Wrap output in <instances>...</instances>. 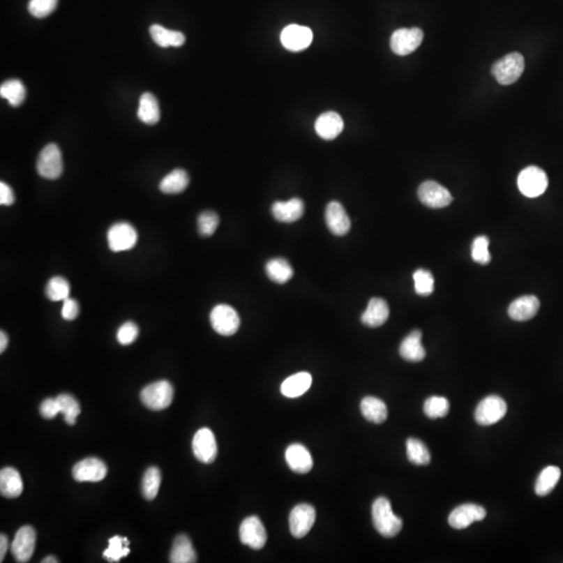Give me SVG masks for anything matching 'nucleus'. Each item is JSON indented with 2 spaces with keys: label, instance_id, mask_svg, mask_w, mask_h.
I'll list each match as a JSON object with an SVG mask.
<instances>
[{
  "label": "nucleus",
  "instance_id": "obj_27",
  "mask_svg": "<svg viewBox=\"0 0 563 563\" xmlns=\"http://www.w3.org/2000/svg\"><path fill=\"white\" fill-rule=\"evenodd\" d=\"M149 33L151 39L153 40L160 47H180L186 41V37L181 31H170L160 24H153L149 27Z\"/></svg>",
  "mask_w": 563,
  "mask_h": 563
},
{
  "label": "nucleus",
  "instance_id": "obj_48",
  "mask_svg": "<svg viewBox=\"0 0 563 563\" xmlns=\"http://www.w3.org/2000/svg\"><path fill=\"white\" fill-rule=\"evenodd\" d=\"M15 202V194L12 188L4 182L0 183V204L10 206Z\"/></svg>",
  "mask_w": 563,
  "mask_h": 563
},
{
  "label": "nucleus",
  "instance_id": "obj_24",
  "mask_svg": "<svg viewBox=\"0 0 563 563\" xmlns=\"http://www.w3.org/2000/svg\"><path fill=\"white\" fill-rule=\"evenodd\" d=\"M421 332L412 331L400 343V355L409 362H419L425 359L426 350L421 345Z\"/></svg>",
  "mask_w": 563,
  "mask_h": 563
},
{
  "label": "nucleus",
  "instance_id": "obj_41",
  "mask_svg": "<svg viewBox=\"0 0 563 563\" xmlns=\"http://www.w3.org/2000/svg\"><path fill=\"white\" fill-rule=\"evenodd\" d=\"M218 225V215L213 211H204L198 216L197 230L202 237H211L216 231Z\"/></svg>",
  "mask_w": 563,
  "mask_h": 563
},
{
  "label": "nucleus",
  "instance_id": "obj_2",
  "mask_svg": "<svg viewBox=\"0 0 563 563\" xmlns=\"http://www.w3.org/2000/svg\"><path fill=\"white\" fill-rule=\"evenodd\" d=\"M525 70L524 57L518 52H512L497 61L491 68V73L501 85L516 83Z\"/></svg>",
  "mask_w": 563,
  "mask_h": 563
},
{
  "label": "nucleus",
  "instance_id": "obj_46",
  "mask_svg": "<svg viewBox=\"0 0 563 563\" xmlns=\"http://www.w3.org/2000/svg\"><path fill=\"white\" fill-rule=\"evenodd\" d=\"M40 413L44 419H54L59 413H61L60 404L56 398H46L40 405Z\"/></svg>",
  "mask_w": 563,
  "mask_h": 563
},
{
  "label": "nucleus",
  "instance_id": "obj_9",
  "mask_svg": "<svg viewBox=\"0 0 563 563\" xmlns=\"http://www.w3.org/2000/svg\"><path fill=\"white\" fill-rule=\"evenodd\" d=\"M423 40V33L419 27L396 29L390 38V48L398 56H408L417 50Z\"/></svg>",
  "mask_w": 563,
  "mask_h": 563
},
{
  "label": "nucleus",
  "instance_id": "obj_40",
  "mask_svg": "<svg viewBox=\"0 0 563 563\" xmlns=\"http://www.w3.org/2000/svg\"><path fill=\"white\" fill-rule=\"evenodd\" d=\"M450 403L444 396H431L423 405V412L429 419H440L448 415Z\"/></svg>",
  "mask_w": 563,
  "mask_h": 563
},
{
  "label": "nucleus",
  "instance_id": "obj_43",
  "mask_svg": "<svg viewBox=\"0 0 563 563\" xmlns=\"http://www.w3.org/2000/svg\"><path fill=\"white\" fill-rule=\"evenodd\" d=\"M488 248L489 239L486 236H479V237L474 238L472 244V260L479 263V264H488L491 260Z\"/></svg>",
  "mask_w": 563,
  "mask_h": 563
},
{
  "label": "nucleus",
  "instance_id": "obj_23",
  "mask_svg": "<svg viewBox=\"0 0 563 563\" xmlns=\"http://www.w3.org/2000/svg\"><path fill=\"white\" fill-rule=\"evenodd\" d=\"M389 317V307L383 299L374 297L370 299L364 313L361 316L362 324L370 328H377L385 324Z\"/></svg>",
  "mask_w": 563,
  "mask_h": 563
},
{
  "label": "nucleus",
  "instance_id": "obj_38",
  "mask_svg": "<svg viewBox=\"0 0 563 563\" xmlns=\"http://www.w3.org/2000/svg\"><path fill=\"white\" fill-rule=\"evenodd\" d=\"M60 404L61 413L64 414L65 421L69 426H73L77 421V416L81 414V406L75 396L70 394L63 393L57 396Z\"/></svg>",
  "mask_w": 563,
  "mask_h": 563
},
{
  "label": "nucleus",
  "instance_id": "obj_32",
  "mask_svg": "<svg viewBox=\"0 0 563 563\" xmlns=\"http://www.w3.org/2000/svg\"><path fill=\"white\" fill-rule=\"evenodd\" d=\"M189 176L185 170H174L160 182V190L165 194H178L186 190Z\"/></svg>",
  "mask_w": 563,
  "mask_h": 563
},
{
  "label": "nucleus",
  "instance_id": "obj_1",
  "mask_svg": "<svg viewBox=\"0 0 563 563\" xmlns=\"http://www.w3.org/2000/svg\"><path fill=\"white\" fill-rule=\"evenodd\" d=\"M373 522L375 530L382 536L391 539L396 536L403 528V520L392 511L389 500L377 497L372 507Z\"/></svg>",
  "mask_w": 563,
  "mask_h": 563
},
{
  "label": "nucleus",
  "instance_id": "obj_22",
  "mask_svg": "<svg viewBox=\"0 0 563 563\" xmlns=\"http://www.w3.org/2000/svg\"><path fill=\"white\" fill-rule=\"evenodd\" d=\"M541 303L534 295H525L512 301L508 309L510 318L516 322H526L536 315Z\"/></svg>",
  "mask_w": 563,
  "mask_h": 563
},
{
  "label": "nucleus",
  "instance_id": "obj_39",
  "mask_svg": "<svg viewBox=\"0 0 563 563\" xmlns=\"http://www.w3.org/2000/svg\"><path fill=\"white\" fill-rule=\"evenodd\" d=\"M46 295L52 301H64L70 295V285L62 277H54L46 285Z\"/></svg>",
  "mask_w": 563,
  "mask_h": 563
},
{
  "label": "nucleus",
  "instance_id": "obj_30",
  "mask_svg": "<svg viewBox=\"0 0 563 563\" xmlns=\"http://www.w3.org/2000/svg\"><path fill=\"white\" fill-rule=\"evenodd\" d=\"M139 119L147 124H156L160 120V107L155 95L149 93L142 94L139 100L138 113Z\"/></svg>",
  "mask_w": 563,
  "mask_h": 563
},
{
  "label": "nucleus",
  "instance_id": "obj_21",
  "mask_svg": "<svg viewBox=\"0 0 563 563\" xmlns=\"http://www.w3.org/2000/svg\"><path fill=\"white\" fill-rule=\"evenodd\" d=\"M315 132L324 140H334L343 132V120L336 112L322 113L315 121Z\"/></svg>",
  "mask_w": 563,
  "mask_h": 563
},
{
  "label": "nucleus",
  "instance_id": "obj_16",
  "mask_svg": "<svg viewBox=\"0 0 563 563\" xmlns=\"http://www.w3.org/2000/svg\"><path fill=\"white\" fill-rule=\"evenodd\" d=\"M313 40V33L307 27L290 24L281 33L283 46L290 52H301L309 47Z\"/></svg>",
  "mask_w": 563,
  "mask_h": 563
},
{
  "label": "nucleus",
  "instance_id": "obj_50",
  "mask_svg": "<svg viewBox=\"0 0 563 563\" xmlns=\"http://www.w3.org/2000/svg\"><path fill=\"white\" fill-rule=\"evenodd\" d=\"M8 345V335H6L3 331H1V333H0V353H3V352L6 351Z\"/></svg>",
  "mask_w": 563,
  "mask_h": 563
},
{
  "label": "nucleus",
  "instance_id": "obj_3",
  "mask_svg": "<svg viewBox=\"0 0 563 563\" xmlns=\"http://www.w3.org/2000/svg\"><path fill=\"white\" fill-rule=\"evenodd\" d=\"M140 398L151 410H164L174 400V387L168 381H158L143 388Z\"/></svg>",
  "mask_w": 563,
  "mask_h": 563
},
{
  "label": "nucleus",
  "instance_id": "obj_31",
  "mask_svg": "<svg viewBox=\"0 0 563 563\" xmlns=\"http://www.w3.org/2000/svg\"><path fill=\"white\" fill-rule=\"evenodd\" d=\"M562 476V470L560 467H547L545 470H541L537 478L536 483H535V493L539 497H546L550 495L555 488L557 485L558 481L560 480Z\"/></svg>",
  "mask_w": 563,
  "mask_h": 563
},
{
  "label": "nucleus",
  "instance_id": "obj_29",
  "mask_svg": "<svg viewBox=\"0 0 563 563\" xmlns=\"http://www.w3.org/2000/svg\"><path fill=\"white\" fill-rule=\"evenodd\" d=\"M362 415L370 423H383L387 419V406L383 400L375 396H366L360 405Z\"/></svg>",
  "mask_w": 563,
  "mask_h": 563
},
{
  "label": "nucleus",
  "instance_id": "obj_42",
  "mask_svg": "<svg viewBox=\"0 0 563 563\" xmlns=\"http://www.w3.org/2000/svg\"><path fill=\"white\" fill-rule=\"evenodd\" d=\"M415 292L421 296H428L434 291V278L427 269H417L413 273Z\"/></svg>",
  "mask_w": 563,
  "mask_h": 563
},
{
  "label": "nucleus",
  "instance_id": "obj_36",
  "mask_svg": "<svg viewBox=\"0 0 563 563\" xmlns=\"http://www.w3.org/2000/svg\"><path fill=\"white\" fill-rule=\"evenodd\" d=\"M130 541L126 537H112L109 541V547L103 552V557L110 562H118L121 558L126 557L130 553Z\"/></svg>",
  "mask_w": 563,
  "mask_h": 563
},
{
  "label": "nucleus",
  "instance_id": "obj_10",
  "mask_svg": "<svg viewBox=\"0 0 563 563\" xmlns=\"http://www.w3.org/2000/svg\"><path fill=\"white\" fill-rule=\"evenodd\" d=\"M240 541L250 549L258 550L264 548L267 541V529L258 516H248L239 529Z\"/></svg>",
  "mask_w": 563,
  "mask_h": 563
},
{
  "label": "nucleus",
  "instance_id": "obj_4",
  "mask_svg": "<svg viewBox=\"0 0 563 563\" xmlns=\"http://www.w3.org/2000/svg\"><path fill=\"white\" fill-rule=\"evenodd\" d=\"M549 181L547 174L541 168L529 166L520 172L518 179V186L522 194L527 197H539L545 193Z\"/></svg>",
  "mask_w": 563,
  "mask_h": 563
},
{
  "label": "nucleus",
  "instance_id": "obj_11",
  "mask_svg": "<svg viewBox=\"0 0 563 563\" xmlns=\"http://www.w3.org/2000/svg\"><path fill=\"white\" fill-rule=\"evenodd\" d=\"M417 195L421 204L431 209L444 208L453 202L451 192L434 181L423 183L419 188Z\"/></svg>",
  "mask_w": 563,
  "mask_h": 563
},
{
  "label": "nucleus",
  "instance_id": "obj_37",
  "mask_svg": "<svg viewBox=\"0 0 563 563\" xmlns=\"http://www.w3.org/2000/svg\"><path fill=\"white\" fill-rule=\"evenodd\" d=\"M161 472L158 467H151L145 472L142 480V493L145 499L151 501L159 493L161 486Z\"/></svg>",
  "mask_w": 563,
  "mask_h": 563
},
{
  "label": "nucleus",
  "instance_id": "obj_33",
  "mask_svg": "<svg viewBox=\"0 0 563 563\" xmlns=\"http://www.w3.org/2000/svg\"><path fill=\"white\" fill-rule=\"evenodd\" d=\"M265 269L269 279L278 284H285L293 277L292 267L284 258L271 259L267 262Z\"/></svg>",
  "mask_w": 563,
  "mask_h": 563
},
{
  "label": "nucleus",
  "instance_id": "obj_17",
  "mask_svg": "<svg viewBox=\"0 0 563 563\" xmlns=\"http://www.w3.org/2000/svg\"><path fill=\"white\" fill-rule=\"evenodd\" d=\"M107 472V465L100 459L86 458L75 465L73 476L77 482H100Z\"/></svg>",
  "mask_w": 563,
  "mask_h": 563
},
{
  "label": "nucleus",
  "instance_id": "obj_6",
  "mask_svg": "<svg viewBox=\"0 0 563 563\" xmlns=\"http://www.w3.org/2000/svg\"><path fill=\"white\" fill-rule=\"evenodd\" d=\"M63 168L62 153L58 145H46L38 158V174L47 180H57L62 176Z\"/></svg>",
  "mask_w": 563,
  "mask_h": 563
},
{
  "label": "nucleus",
  "instance_id": "obj_13",
  "mask_svg": "<svg viewBox=\"0 0 563 563\" xmlns=\"http://www.w3.org/2000/svg\"><path fill=\"white\" fill-rule=\"evenodd\" d=\"M316 520V512L313 506L309 504H299L293 508L289 516L290 532L296 539L306 536L313 527Z\"/></svg>",
  "mask_w": 563,
  "mask_h": 563
},
{
  "label": "nucleus",
  "instance_id": "obj_45",
  "mask_svg": "<svg viewBox=\"0 0 563 563\" xmlns=\"http://www.w3.org/2000/svg\"><path fill=\"white\" fill-rule=\"evenodd\" d=\"M138 336V326L133 322H124L117 331V340L121 345H132Z\"/></svg>",
  "mask_w": 563,
  "mask_h": 563
},
{
  "label": "nucleus",
  "instance_id": "obj_35",
  "mask_svg": "<svg viewBox=\"0 0 563 563\" xmlns=\"http://www.w3.org/2000/svg\"><path fill=\"white\" fill-rule=\"evenodd\" d=\"M407 456L409 461L415 465H428L431 461V455L423 442L416 438L407 440Z\"/></svg>",
  "mask_w": 563,
  "mask_h": 563
},
{
  "label": "nucleus",
  "instance_id": "obj_25",
  "mask_svg": "<svg viewBox=\"0 0 563 563\" xmlns=\"http://www.w3.org/2000/svg\"><path fill=\"white\" fill-rule=\"evenodd\" d=\"M23 491V482L18 470L14 467H4L0 472V493L8 499L18 497Z\"/></svg>",
  "mask_w": 563,
  "mask_h": 563
},
{
  "label": "nucleus",
  "instance_id": "obj_12",
  "mask_svg": "<svg viewBox=\"0 0 563 563\" xmlns=\"http://www.w3.org/2000/svg\"><path fill=\"white\" fill-rule=\"evenodd\" d=\"M194 456L200 463L210 465L217 456V444L214 433L208 428H202L196 432L192 440Z\"/></svg>",
  "mask_w": 563,
  "mask_h": 563
},
{
  "label": "nucleus",
  "instance_id": "obj_47",
  "mask_svg": "<svg viewBox=\"0 0 563 563\" xmlns=\"http://www.w3.org/2000/svg\"><path fill=\"white\" fill-rule=\"evenodd\" d=\"M80 314V305L75 299H65L62 306V317L67 322L75 320Z\"/></svg>",
  "mask_w": 563,
  "mask_h": 563
},
{
  "label": "nucleus",
  "instance_id": "obj_19",
  "mask_svg": "<svg viewBox=\"0 0 563 563\" xmlns=\"http://www.w3.org/2000/svg\"><path fill=\"white\" fill-rule=\"evenodd\" d=\"M287 465L296 474H307L313 467V459L306 446L293 444L287 448L285 453Z\"/></svg>",
  "mask_w": 563,
  "mask_h": 563
},
{
  "label": "nucleus",
  "instance_id": "obj_15",
  "mask_svg": "<svg viewBox=\"0 0 563 563\" xmlns=\"http://www.w3.org/2000/svg\"><path fill=\"white\" fill-rule=\"evenodd\" d=\"M486 516V510L476 504H463L451 512L449 516V524L452 528L463 530L467 528L472 523L480 522Z\"/></svg>",
  "mask_w": 563,
  "mask_h": 563
},
{
  "label": "nucleus",
  "instance_id": "obj_28",
  "mask_svg": "<svg viewBox=\"0 0 563 563\" xmlns=\"http://www.w3.org/2000/svg\"><path fill=\"white\" fill-rule=\"evenodd\" d=\"M197 562L195 550L189 537L185 534L179 535L174 539L170 553V562L172 563H193Z\"/></svg>",
  "mask_w": 563,
  "mask_h": 563
},
{
  "label": "nucleus",
  "instance_id": "obj_51",
  "mask_svg": "<svg viewBox=\"0 0 563 563\" xmlns=\"http://www.w3.org/2000/svg\"><path fill=\"white\" fill-rule=\"evenodd\" d=\"M57 562H59V560H57L56 557H54V556H48V557H46L45 560H42V563H57Z\"/></svg>",
  "mask_w": 563,
  "mask_h": 563
},
{
  "label": "nucleus",
  "instance_id": "obj_14",
  "mask_svg": "<svg viewBox=\"0 0 563 563\" xmlns=\"http://www.w3.org/2000/svg\"><path fill=\"white\" fill-rule=\"evenodd\" d=\"M36 547V532L33 527L23 526L17 531L10 549L17 562L24 563L31 560Z\"/></svg>",
  "mask_w": 563,
  "mask_h": 563
},
{
  "label": "nucleus",
  "instance_id": "obj_44",
  "mask_svg": "<svg viewBox=\"0 0 563 563\" xmlns=\"http://www.w3.org/2000/svg\"><path fill=\"white\" fill-rule=\"evenodd\" d=\"M58 6V0H29V12L36 18H45Z\"/></svg>",
  "mask_w": 563,
  "mask_h": 563
},
{
  "label": "nucleus",
  "instance_id": "obj_34",
  "mask_svg": "<svg viewBox=\"0 0 563 563\" xmlns=\"http://www.w3.org/2000/svg\"><path fill=\"white\" fill-rule=\"evenodd\" d=\"M0 95L6 98L13 107H18L27 96V90L22 82L19 80H10L4 82L0 87Z\"/></svg>",
  "mask_w": 563,
  "mask_h": 563
},
{
  "label": "nucleus",
  "instance_id": "obj_8",
  "mask_svg": "<svg viewBox=\"0 0 563 563\" xmlns=\"http://www.w3.org/2000/svg\"><path fill=\"white\" fill-rule=\"evenodd\" d=\"M507 405L497 396H489L481 400L474 412V419L481 426H491L505 416Z\"/></svg>",
  "mask_w": 563,
  "mask_h": 563
},
{
  "label": "nucleus",
  "instance_id": "obj_49",
  "mask_svg": "<svg viewBox=\"0 0 563 563\" xmlns=\"http://www.w3.org/2000/svg\"><path fill=\"white\" fill-rule=\"evenodd\" d=\"M8 537L4 534L0 535V562H3L4 556L8 551Z\"/></svg>",
  "mask_w": 563,
  "mask_h": 563
},
{
  "label": "nucleus",
  "instance_id": "obj_26",
  "mask_svg": "<svg viewBox=\"0 0 563 563\" xmlns=\"http://www.w3.org/2000/svg\"><path fill=\"white\" fill-rule=\"evenodd\" d=\"M312 385L309 373L301 372L287 377L281 385V392L286 398H294L303 396Z\"/></svg>",
  "mask_w": 563,
  "mask_h": 563
},
{
  "label": "nucleus",
  "instance_id": "obj_5",
  "mask_svg": "<svg viewBox=\"0 0 563 563\" xmlns=\"http://www.w3.org/2000/svg\"><path fill=\"white\" fill-rule=\"evenodd\" d=\"M211 326L215 332L223 336H232L240 326V317L237 311L229 305H217L210 314Z\"/></svg>",
  "mask_w": 563,
  "mask_h": 563
},
{
  "label": "nucleus",
  "instance_id": "obj_18",
  "mask_svg": "<svg viewBox=\"0 0 563 563\" xmlns=\"http://www.w3.org/2000/svg\"><path fill=\"white\" fill-rule=\"evenodd\" d=\"M326 223L331 233L336 236H345L351 230V219L343 204L331 202L326 209Z\"/></svg>",
  "mask_w": 563,
  "mask_h": 563
},
{
  "label": "nucleus",
  "instance_id": "obj_7",
  "mask_svg": "<svg viewBox=\"0 0 563 563\" xmlns=\"http://www.w3.org/2000/svg\"><path fill=\"white\" fill-rule=\"evenodd\" d=\"M107 239L112 252H124L132 250L136 246L138 241V233L130 223H117L110 227Z\"/></svg>",
  "mask_w": 563,
  "mask_h": 563
},
{
  "label": "nucleus",
  "instance_id": "obj_20",
  "mask_svg": "<svg viewBox=\"0 0 563 563\" xmlns=\"http://www.w3.org/2000/svg\"><path fill=\"white\" fill-rule=\"evenodd\" d=\"M271 213L276 220L292 223L301 218L305 213V204L301 198H291L287 202H276L271 207Z\"/></svg>",
  "mask_w": 563,
  "mask_h": 563
}]
</instances>
